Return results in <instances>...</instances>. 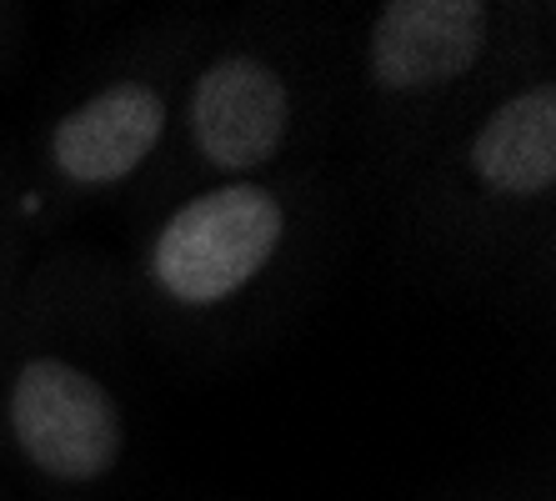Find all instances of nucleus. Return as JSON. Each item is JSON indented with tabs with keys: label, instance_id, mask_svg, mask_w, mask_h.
I'll return each mask as SVG.
<instances>
[{
	"label": "nucleus",
	"instance_id": "nucleus-1",
	"mask_svg": "<svg viewBox=\"0 0 556 501\" xmlns=\"http://www.w3.org/2000/svg\"><path fill=\"white\" fill-rule=\"evenodd\" d=\"M121 261L55 246L30 261L0 341V481L36 501H105L136 451Z\"/></svg>",
	"mask_w": 556,
	"mask_h": 501
},
{
	"label": "nucleus",
	"instance_id": "nucleus-2",
	"mask_svg": "<svg viewBox=\"0 0 556 501\" xmlns=\"http://www.w3.org/2000/svg\"><path fill=\"white\" fill-rule=\"evenodd\" d=\"M326 231L311 171L181 186L141 211L121 261L130 326L186 356H226L296 301Z\"/></svg>",
	"mask_w": 556,
	"mask_h": 501
},
{
	"label": "nucleus",
	"instance_id": "nucleus-3",
	"mask_svg": "<svg viewBox=\"0 0 556 501\" xmlns=\"http://www.w3.org/2000/svg\"><path fill=\"white\" fill-rule=\"evenodd\" d=\"M402 180L406 241L441 281H552L556 61L511 80Z\"/></svg>",
	"mask_w": 556,
	"mask_h": 501
},
{
	"label": "nucleus",
	"instance_id": "nucleus-4",
	"mask_svg": "<svg viewBox=\"0 0 556 501\" xmlns=\"http://www.w3.org/2000/svg\"><path fill=\"white\" fill-rule=\"evenodd\" d=\"M552 5L517 0H381L346 51L356 141L406 176L511 80L552 61Z\"/></svg>",
	"mask_w": 556,
	"mask_h": 501
},
{
	"label": "nucleus",
	"instance_id": "nucleus-5",
	"mask_svg": "<svg viewBox=\"0 0 556 501\" xmlns=\"http://www.w3.org/2000/svg\"><path fill=\"white\" fill-rule=\"evenodd\" d=\"M346 101V51L301 11L211 15L181 76L176 141L151 206L181 186L306 171Z\"/></svg>",
	"mask_w": 556,
	"mask_h": 501
},
{
	"label": "nucleus",
	"instance_id": "nucleus-6",
	"mask_svg": "<svg viewBox=\"0 0 556 501\" xmlns=\"http://www.w3.org/2000/svg\"><path fill=\"white\" fill-rule=\"evenodd\" d=\"M211 15H161L65 90L26 141V191L5 196L36 236L51 221L151 206L176 141L181 76Z\"/></svg>",
	"mask_w": 556,
	"mask_h": 501
},
{
	"label": "nucleus",
	"instance_id": "nucleus-7",
	"mask_svg": "<svg viewBox=\"0 0 556 501\" xmlns=\"http://www.w3.org/2000/svg\"><path fill=\"white\" fill-rule=\"evenodd\" d=\"M36 256H40V236L30 231L26 216L0 196V341H5L15 296H21V281H26V271Z\"/></svg>",
	"mask_w": 556,
	"mask_h": 501
},
{
	"label": "nucleus",
	"instance_id": "nucleus-8",
	"mask_svg": "<svg viewBox=\"0 0 556 501\" xmlns=\"http://www.w3.org/2000/svg\"><path fill=\"white\" fill-rule=\"evenodd\" d=\"M26 5H15V0H0V76L11 71L15 61H21V51H26Z\"/></svg>",
	"mask_w": 556,
	"mask_h": 501
},
{
	"label": "nucleus",
	"instance_id": "nucleus-9",
	"mask_svg": "<svg viewBox=\"0 0 556 501\" xmlns=\"http://www.w3.org/2000/svg\"><path fill=\"white\" fill-rule=\"evenodd\" d=\"M456 501H542V497H521L517 491V497H456Z\"/></svg>",
	"mask_w": 556,
	"mask_h": 501
},
{
	"label": "nucleus",
	"instance_id": "nucleus-10",
	"mask_svg": "<svg viewBox=\"0 0 556 501\" xmlns=\"http://www.w3.org/2000/svg\"><path fill=\"white\" fill-rule=\"evenodd\" d=\"M0 501H15V497H11V487H5V481H0Z\"/></svg>",
	"mask_w": 556,
	"mask_h": 501
}]
</instances>
